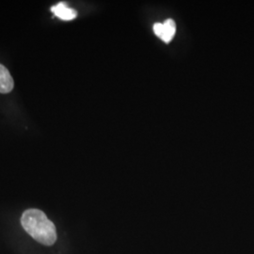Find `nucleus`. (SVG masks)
<instances>
[{
	"instance_id": "nucleus-1",
	"label": "nucleus",
	"mask_w": 254,
	"mask_h": 254,
	"mask_svg": "<svg viewBox=\"0 0 254 254\" xmlns=\"http://www.w3.org/2000/svg\"><path fill=\"white\" fill-rule=\"evenodd\" d=\"M21 224L33 239L45 246H52L57 240L54 223L39 209H27L22 217Z\"/></svg>"
},
{
	"instance_id": "nucleus-5",
	"label": "nucleus",
	"mask_w": 254,
	"mask_h": 254,
	"mask_svg": "<svg viewBox=\"0 0 254 254\" xmlns=\"http://www.w3.org/2000/svg\"><path fill=\"white\" fill-rule=\"evenodd\" d=\"M154 31L157 36L161 37L162 31H163V24H160V23L154 24Z\"/></svg>"
},
{
	"instance_id": "nucleus-2",
	"label": "nucleus",
	"mask_w": 254,
	"mask_h": 254,
	"mask_svg": "<svg viewBox=\"0 0 254 254\" xmlns=\"http://www.w3.org/2000/svg\"><path fill=\"white\" fill-rule=\"evenodd\" d=\"M13 86L14 82L9 70L0 64V93H9L12 91Z\"/></svg>"
},
{
	"instance_id": "nucleus-4",
	"label": "nucleus",
	"mask_w": 254,
	"mask_h": 254,
	"mask_svg": "<svg viewBox=\"0 0 254 254\" xmlns=\"http://www.w3.org/2000/svg\"><path fill=\"white\" fill-rule=\"evenodd\" d=\"M175 31H176V26L174 21L172 19H168L163 23V31L160 38L163 40L164 42L169 43L172 41V39L175 34Z\"/></svg>"
},
{
	"instance_id": "nucleus-3",
	"label": "nucleus",
	"mask_w": 254,
	"mask_h": 254,
	"mask_svg": "<svg viewBox=\"0 0 254 254\" xmlns=\"http://www.w3.org/2000/svg\"><path fill=\"white\" fill-rule=\"evenodd\" d=\"M52 12L57 17L65 21H70L76 17L77 13L74 9L69 8L65 3H58L51 8Z\"/></svg>"
}]
</instances>
